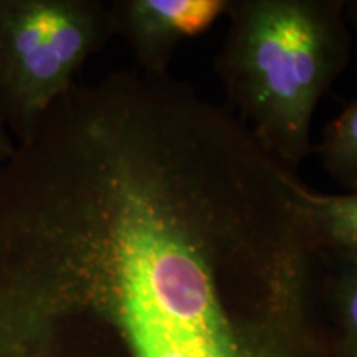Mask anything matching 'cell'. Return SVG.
Wrapping results in <instances>:
<instances>
[{"label":"cell","instance_id":"1","mask_svg":"<svg viewBox=\"0 0 357 357\" xmlns=\"http://www.w3.org/2000/svg\"><path fill=\"white\" fill-rule=\"evenodd\" d=\"M293 169L169 75L73 84L0 171V211L58 311L131 357H329Z\"/></svg>","mask_w":357,"mask_h":357},{"label":"cell","instance_id":"2","mask_svg":"<svg viewBox=\"0 0 357 357\" xmlns=\"http://www.w3.org/2000/svg\"><path fill=\"white\" fill-rule=\"evenodd\" d=\"M346 0H230L217 71L236 118L289 169L311 154L316 106L351 55Z\"/></svg>","mask_w":357,"mask_h":357},{"label":"cell","instance_id":"3","mask_svg":"<svg viewBox=\"0 0 357 357\" xmlns=\"http://www.w3.org/2000/svg\"><path fill=\"white\" fill-rule=\"evenodd\" d=\"M113 35L111 8L96 0H0V121L19 146Z\"/></svg>","mask_w":357,"mask_h":357},{"label":"cell","instance_id":"4","mask_svg":"<svg viewBox=\"0 0 357 357\" xmlns=\"http://www.w3.org/2000/svg\"><path fill=\"white\" fill-rule=\"evenodd\" d=\"M230 0H119L111 6L114 33L121 35L141 70L169 75L182 40L197 37L227 13Z\"/></svg>","mask_w":357,"mask_h":357},{"label":"cell","instance_id":"5","mask_svg":"<svg viewBox=\"0 0 357 357\" xmlns=\"http://www.w3.org/2000/svg\"><path fill=\"white\" fill-rule=\"evenodd\" d=\"M319 294L328 306L334 357H357V260L319 247Z\"/></svg>","mask_w":357,"mask_h":357},{"label":"cell","instance_id":"6","mask_svg":"<svg viewBox=\"0 0 357 357\" xmlns=\"http://www.w3.org/2000/svg\"><path fill=\"white\" fill-rule=\"evenodd\" d=\"M300 197L319 247L357 260V190L323 194L301 182Z\"/></svg>","mask_w":357,"mask_h":357},{"label":"cell","instance_id":"7","mask_svg":"<svg viewBox=\"0 0 357 357\" xmlns=\"http://www.w3.org/2000/svg\"><path fill=\"white\" fill-rule=\"evenodd\" d=\"M318 153L326 172L347 190H357V96L328 124Z\"/></svg>","mask_w":357,"mask_h":357},{"label":"cell","instance_id":"8","mask_svg":"<svg viewBox=\"0 0 357 357\" xmlns=\"http://www.w3.org/2000/svg\"><path fill=\"white\" fill-rule=\"evenodd\" d=\"M15 149H17L15 142L12 141V136L8 134L2 121H0V166L12 158L13 153H15Z\"/></svg>","mask_w":357,"mask_h":357},{"label":"cell","instance_id":"9","mask_svg":"<svg viewBox=\"0 0 357 357\" xmlns=\"http://www.w3.org/2000/svg\"><path fill=\"white\" fill-rule=\"evenodd\" d=\"M344 17L347 24H351L357 33V0H347L344 6Z\"/></svg>","mask_w":357,"mask_h":357}]
</instances>
